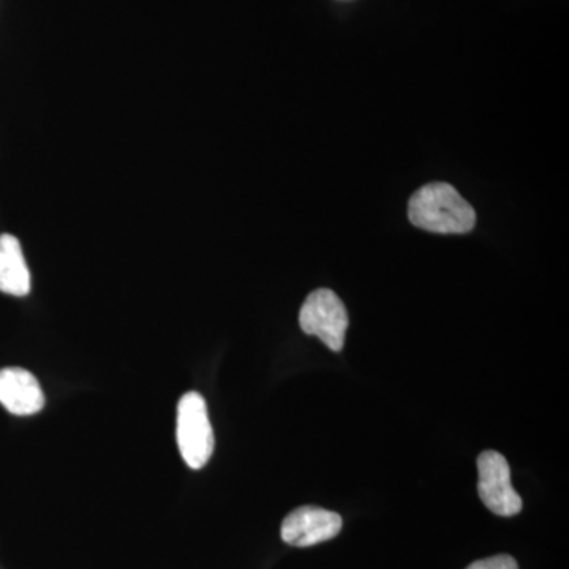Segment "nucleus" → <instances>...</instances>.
Returning <instances> with one entry per match:
<instances>
[{
    "label": "nucleus",
    "instance_id": "obj_3",
    "mask_svg": "<svg viewBox=\"0 0 569 569\" xmlns=\"http://www.w3.org/2000/svg\"><path fill=\"white\" fill-rule=\"evenodd\" d=\"M299 325L306 335L317 336L329 350L342 351L350 318L342 299L332 290L320 288L307 296L299 312Z\"/></svg>",
    "mask_w": 569,
    "mask_h": 569
},
{
    "label": "nucleus",
    "instance_id": "obj_1",
    "mask_svg": "<svg viewBox=\"0 0 569 569\" xmlns=\"http://www.w3.org/2000/svg\"><path fill=\"white\" fill-rule=\"evenodd\" d=\"M408 219L430 233L466 234L477 224V212L455 187L433 182L410 198Z\"/></svg>",
    "mask_w": 569,
    "mask_h": 569
},
{
    "label": "nucleus",
    "instance_id": "obj_5",
    "mask_svg": "<svg viewBox=\"0 0 569 569\" xmlns=\"http://www.w3.org/2000/svg\"><path fill=\"white\" fill-rule=\"evenodd\" d=\"M342 523L337 512L318 507H301L283 519L280 535L287 545L310 548L336 538L342 530Z\"/></svg>",
    "mask_w": 569,
    "mask_h": 569
},
{
    "label": "nucleus",
    "instance_id": "obj_8",
    "mask_svg": "<svg viewBox=\"0 0 569 569\" xmlns=\"http://www.w3.org/2000/svg\"><path fill=\"white\" fill-rule=\"evenodd\" d=\"M467 569H519V567L518 561L512 559V557L496 556L475 561Z\"/></svg>",
    "mask_w": 569,
    "mask_h": 569
},
{
    "label": "nucleus",
    "instance_id": "obj_4",
    "mask_svg": "<svg viewBox=\"0 0 569 569\" xmlns=\"http://www.w3.org/2000/svg\"><path fill=\"white\" fill-rule=\"evenodd\" d=\"M478 492L493 515L512 518L522 509V498L511 485L508 460L497 451H485L478 458Z\"/></svg>",
    "mask_w": 569,
    "mask_h": 569
},
{
    "label": "nucleus",
    "instance_id": "obj_7",
    "mask_svg": "<svg viewBox=\"0 0 569 569\" xmlns=\"http://www.w3.org/2000/svg\"><path fill=\"white\" fill-rule=\"evenodd\" d=\"M0 293L17 298L31 293V272L21 242L11 234H0Z\"/></svg>",
    "mask_w": 569,
    "mask_h": 569
},
{
    "label": "nucleus",
    "instance_id": "obj_6",
    "mask_svg": "<svg viewBox=\"0 0 569 569\" xmlns=\"http://www.w3.org/2000/svg\"><path fill=\"white\" fill-rule=\"evenodd\" d=\"M0 406L17 417H31L44 407L39 380L21 367L0 369Z\"/></svg>",
    "mask_w": 569,
    "mask_h": 569
},
{
    "label": "nucleus",
    "instance_id": "obj_2",
    "mask_svg": "<svg viewBox=\"0 0 569 569\" xmlns=\"http://www.w3.org/2000/svg\"><path fill=\"white\" fill-rule=\"evenodd\" d=\"M176 437L187 466L198 470L209 462L213 452V432L208 406L198 392H187L179 400Z\"/></svg>",
    "mask_w": 569,
    "mask_h": 569
}]
</instances>
